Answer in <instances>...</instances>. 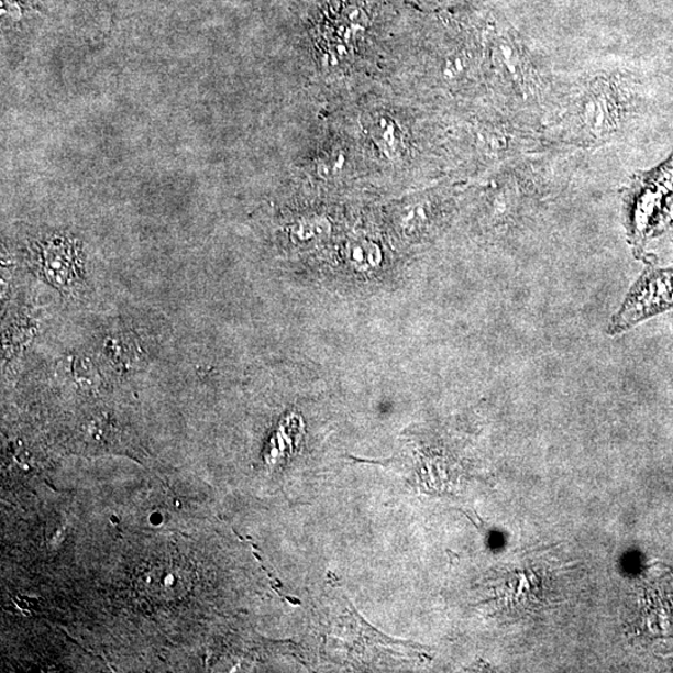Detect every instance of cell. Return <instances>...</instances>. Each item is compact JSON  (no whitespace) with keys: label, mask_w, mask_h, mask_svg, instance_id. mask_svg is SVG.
<instances>
[{"label":"cell","mask_w":673,"mask_h":673,"mask_svg":"<svg viewBox=\"0 0 673 673\" xmlns=\"http://www.w3.org/2000/svg\"><path fill=\"white\" fill-rule=\"evenodd\" d=\"M40 267L42 275L51 285L63 293H73L82 284L84 265L77 251L69 245H52L41 252Z\"/></svg>","instance_id":"obj_5"},{"label":"cell","mask_w":673,"mask_h":673,"mask_svg":"<svg viewBox=\"0 0 673 673\" xmlns=\"http://www.w3.org/2000/svg\"><path fill=\"white\" fill-rule=\"evenodd\" d=\"M369 136L380 153L389 158H397L404 153V134L397 121L388 115H378L371 120Z\"/></svg>","instance_id":"obj_6"},{"label":"cell","mask_w":673,"mask_h":673,"mask_svg":"<svg viewBox=\"0 0 673 673\" xmlns=\"http://www.w3.org/2000/svg\"><path fill=\"white\" fill-rule=\"evenodd\" d=\"M192 586V572L180 558L170 556L150 561L140 570L136 587L156 603L183 600Z\"/></svg>","instance_id":"obj_3"},{"label":"cell","mask_w":673,"mask_h":673,"mask_svg":"<svg viewBox=\"0 0 673 673\" xmlns=\"http://www.w3.org/2000/svg\"><path fill=\"white\" fill-rule=\"evenodd\" d=\"M621 115L619 92L606 81L595 82L577 98L573 124L578 135L598 142L615 133Z\"/></svg>","instance_id":"obj_2"},{"label":"cell","mask_w":673,"mask_h":673,"mask_svg":"<svg viewBox=\"0 0 673 673\" xmlns=\"http://www.w3.org/2000/svg\"><path fill=\"white\" fill-rule=\"evenodd\" d=\"M492 63L504 84L520 99L531 91L530 65L517 41L510 35L495 37L492 44Z\"/></svg>","instance_id":"obj_4"},{"label":"cell","mask_w":673,"mask_h":673,"mask_svg":"<svg viewBox=\"0 0 673 673\" xmlns=\"http://www.w3.org/2000/svg\"><path fill=\"white\" fill-rule=\"evenodd\" d=\"M673 310V264L661 267L653 260L644 261V268L630 291L626 295L620 310L607 327L610 335L621 334L652 317Z\"/></svg>","instance_id":"obj_1"}]
</instances>
